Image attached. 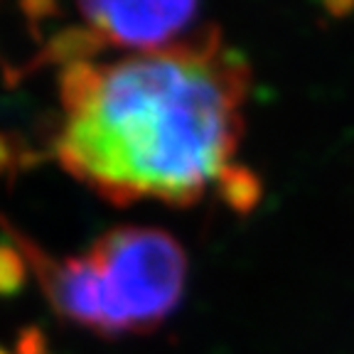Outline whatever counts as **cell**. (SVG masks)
<instances>
[{
    "instance_id": "1",
    "label": "cell",
    "mask_w": 354,
    "mask_h": 354,
    "mask_svg": "<svg viewBox=\"0 0 354 354\" xmlns=\"http://www.w3.org/2000/svg\"><path fill=\"white\" fill-rule=\"evenodd\" d=\"M251 69L216 28L121 59L66 62L59 165L126 207L197 205L234 177Z\"/></svg>"
},
{
    "instance_id": "2",
    "label": "cell",
    "mask_w": 354,
    "mask_h": 354,
    "mask_svg": "<svg viewBox=\"0 0 354 354\" xmlns=\"http://www.w3.org/2000/svg\"><path fill=\"white\" fill-rule=\"evenodd\" d=\"M57 315L104 337L145 335L177 310L187 286V254L155 227H118L84 254L52 259L8 227Z\"/></svg>"
},
{
    "instance_id": "3",
    "label": "cell",
    "mask_w": 354,
    "mask_h": 354,
    "mask_svg": "<svg viewBox=\"0 0 354 354\" xmlns=\"http://www.w3.org/2000/svg\"><path fill=\"white\" fill-rule=\"evenodd\" d=\"M86 32L101 47L153 52L189 37L199 0H77Z\"/></svg>"
},
{
    "instance_id": "4",
    "label": "cell",
    "mask_w": 354,
    "mask_h": 354,
    "mask_svg": "<svg viewBox=\"0 0 354 354\" xmlns=\"http://www.w3.org/2000/svg\"><path fill=\"white\" fill-rule=\"evenodd\" d=\"M28 271L30 263L15 239L10 234L0 239V295H15L25 286Z\"/></svg>"
},
{
    "instance_id": "5",
    "label": "cell",
    "mask_w": 354,
    "mask_h": 354,
    "mask_svg": "<svg viewBox=\"0 0 354 354\" xmlns=\"http://www.w3.org/2000/svg\"><path fill=\"white\" fill-rule=\"evenodd\" d=\"M12 158H15V155H12L10 145H8V140L3 138V136H0V172H3L8 165H10Z\"/></svg>"
},
{
    "instance_id": "6",
    "label": "cell",
    "mask_w": 354,
    "mask_h": 354,
    "mask_svg": "<svg viewBox=\"0 0 354 354\" xmlns=\"http://www.w3.org/2000/svg\"><path fill=\"white\" fill-rule=\"evenodd\" d=\"M0 354H10V352H8V349H3V347H0Z\"/></svg>"
}]
</instances>
